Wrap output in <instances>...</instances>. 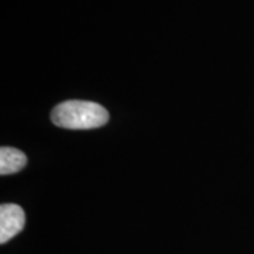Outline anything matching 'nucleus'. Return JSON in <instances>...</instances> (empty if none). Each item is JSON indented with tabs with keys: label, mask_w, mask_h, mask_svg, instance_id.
I'll list each match as a JSON object with an SVG mask.
<instances>
[{
	"label": "nucleus",
	"mask_w": 254,
	"mask_h": 254,
	"mask_svg": "<svg viewBox=\"0 0 254 254\" xmlns=\"http://www.w3.org/2000/svg\"><path fill=\"white\" fill-rule=\"evenodd\" d=\"M27 164V157L17 148L1 147L0 150V174L9 175L20 171Z\"/></svg>",
	"instance_id": "obj_3"
},
{
	"label": "nucleus",
	"mask_w": 254,
	"mask_h": 254,
	"mask_svg": "<svg viewBox=\"0 0 254 254\" xmlns=\"http://www.w3.org/2000/svg\"><path fill=\"white\" fill-rule=\"evenodd\" d=\"M26 223L23 209L14 203H3L0 206V243L4 245L18 235Z\"/></svg>",
	"instance_id": "obj_2"
},
{
	"label": "nucleus",
	"mask_w": 254,
	"mask_h": 254,
	"mask_svg": "<svg viewBox=\"0 0 254 254\" xmlns=\"http://www.w3.org/2000/svg\"><path fill=\"white\" fill-rule=\"evenodd\" d=\"M55 126L71 130H89L105 126L109 113L99 103L89 100H66L55 106L51 113Z\"/></svg>",
	"instance_id": "obj_1"
}]
</instances>
